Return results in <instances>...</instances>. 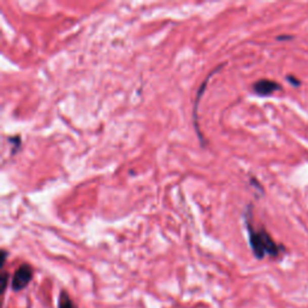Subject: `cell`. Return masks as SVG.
Listing matches in <instances>:
<instances>
[{
	"label": "cell",
	"instance_id": "6da1fadb",
	"mask_svg": "<svg viewBox=\"0 0 308 308\" xmlns=\"http://www.w3.org/2000/svg\"><path fill=\"white\" fill-rule=\"evenodd\" d=\"M246 221L247 231L249 236V244L252 248L254 255L258 259H263L265 256L277 258L279 253L283 252V247L279 246L275 242V240L270 236V234L265 229H255L253 225V214H252V205H248L244 215Z\"/></svg>",
	"mask_w": 308,
	"mask_h": 308
},
{
	"label": "cell",
	"instance_id": "7a4b0ae2",
	"mask_svg": "<svg viewBox=\"0 0 308 308\" xmlns=\"http://www.w3.org/2000/svg\"><path fill=\"white\" fill-rule=\"evenodd\" d=\"M31 278H33V269L29 265H27V263H24V265L20 266V268L16 270L14 277H12L11 287L15 291L22 290V289H24L29 284Z\"/></svg>",
	"mask_w": 308,
	"mask_h": 308
},
{
	"label": "cell",
	"instance_id": "3957f363",
	"mask_svg": "<svg viewBox=\"0 0 308 308\" xmlns=\"http://www.w3.org/2000/svg\"><path fill=\"white\" fill-rule=\"evenodd\" d=\"M253 91L260 97H269V95L274 94L275 92L282 91V85L276 81L261 78L253 84Z\"/></svg>",
	"mask_w": 308,
	"mask_h": 308
},
{
	"label": "cell",
	"instance_id": "277c9868",
	"mask_svg": "<svg viewBox=\"0 0 308 308\" xmlns=\"http://www.w3.org/2000/svg\"><path fill=\"white\" fill-rule=\"evenodd\" d=\"M224 66V64H222V65H219L217 69L215 70H213V71L211 72V74H209L207 77H206V80L204 81V83H202L201 85H200V88H199V92H198V95H196V99H195V104H194V111H193V117H194V125H195V129H196V133H198V136H199V139L201 140V142H204V139L201 138V133H200V129H199V124H198V107H199V101H200V99H201V97H202V94H204V92H205V90H206V84H207V82L209 81V78L212 77V76H213L215 72L217 71H219V70H221L222 68H223Z\"/></svg>",
	"mask_w": 308,
	"mask_h": 308
},
{
	"label": "cell",
	"instance_id": "5b68a950",
	"mask_svg": "<svg viewBox=\"0 0 308 308\" xmlns=\"http://www.w3.org/2000/svg\"><path fill=\"white\" fill-rule=\"evenodd\" d=\"M58 308H75L74 302L70 298V296L66 293L63 291L59 296V302H58Z\"/></svg>",
	"mask_w": 308,
	"mask_h": 308
},
{
	"label": "cell",
	"instance_id": "8992f818",
	"mask_svg": "<svg viewBox=\"0 0 308 308\" xmlns=\"http://www.w3.org/2000/svg\"><path fill=\"white\" fill-rule=\"evenodd\" d=\"M287 80H288L289 83L293 84L294 87H300V85H301V81L297 80V78L295 77V76L289 75V76H287Z\"/></svg>",
	"mask_w": 308,
	"mask_h": 308
},
{
	"label": "cell",
	"instance_id": "52a82bcc",
	"mask_svg": "<svg viewBox=\"0 0 308 308\" xmlns=\"http://www.w3.org/2000/svg\"><path fill=\"white\" fill-rule=\"evenodd\" d=\"M291 39H293V36H291V35H290V36H278L277 37V40H279V41H282V40H291Z\"/></svg>",
	"mask_w": 308,
	"mask_h": 308
}]
</instances>
